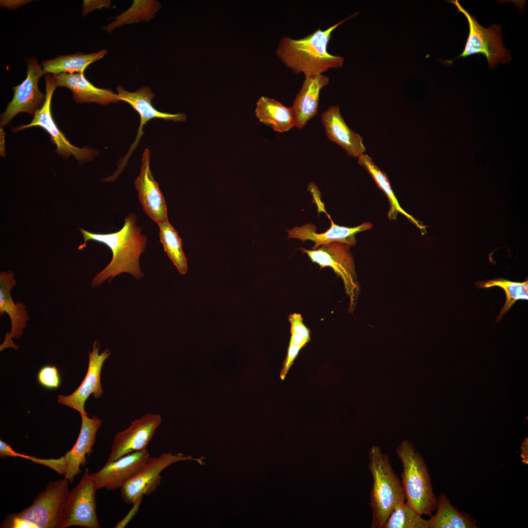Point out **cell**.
Masks as SVG:
<instances>
[{
	"label": "cell",
	"instance_id": "obj_1",
	"mask_svg": "<svg viewBox=\"0 0 528 528\" xmlns=\"http://www.w3.org/2000/svg\"><path fill=\"white\" fill-rule=\"evenodd\" d=\"M84 239V243L78 249L86 246L88 241L92 240L107 245L112 253L111 261L101 272L94 277L91 286H100L107 280H112L122 273H128L136 279L144 276L141 270L139 259L147 244V236L142 234L141 227L136 224L134 213L128 215L124 219L122 228L117 232L94 233L82 228L79 229Z\"/></svg>",
	"mask_w": 528,
	"mask_h": 528
},
{
	"label": "cell",
	"instance_id": "obj_2",
	"mask_svg": "<svg viewBox=\"0 0 528 528\" xmlns=\"http://www.w3.org/2000/svg\"><path fill=\"white\" fill-rule=\"evenodd\" d=\"M358 14L355 13L326 29L319 28L302 39L282 38L276 51L277 57L294 73H303L305 77L323 74L330 69L341 67L344 58L330 54L327 46L332 32Z\"/></svg>",
	"mask_w": 528,
	"mask_h": 528
},
{
	"label": "cell",
	"instance_id": "obj_3",
	"mask_svg": "<svg viewBox=\"0 0 528 528\" xmlns=\"http://www.w3.org/2000/svg\"><path fill=\"white\" fill-rule=\"evenodd\" d=\"M368 469L373 479L370 492L373 512L371 528H384L396 506L406 498L401 482L391 464L389 455L382 449L373 446L369 452Z\"/></svg>",
	"mask_w": 528,
	"mask_h": 528
},
{
	"label": "cell",
	"instance_id": "obj_4",
	"mask_svg": "<svg viewBox=\"0 0 528 528\" xmlns=\"http://www.w3.org/2000/svg\"><path fill=\"white\" fill-rule=\"evenodd\" d=\"M69 483L65 478L49 482L31 506L20 512L7 515L0 528H61Z\"/></svg>",
	"mask_w": 528,
	"mask_h": 528
},
{
	"label": "cell",
	"instance_id": "obj_5",
	"mask_svg": "<svg viewBox=\"0 0 528 528\" xmlns=\"http://www.w3.org/2000/svg\"><path fill=\"white\" fill-rule=\"evenodd\" d=\"M403 466L401 484L406 502L420 515H432L438 500L433 493L428 468L413 444L404 440L396 449Z\"/></svg>",
	"mask_w": 528,
	"mask_h": 528
},
{
	"label": "cell",
	"instance_id": "obj_6",
	"mask_svg": "<svg viewBox=\"0 0 528 528\" xmlns=\"http://www.w3.org/2000/svg\"><path fill=\"white\" fill-rule=\"evenodd\" d=\"M466 18L469 28L468 36L463 52L458 57L446 61L447 64L460 58H465L473 54H482L487 59L490 68H494L498 63L507 64L511 60L509 51L503 43L502 29L500 25L493 24L485 28L480 24L476 18L462 7L458 0H451Z\"/></svg>",
	"mask_w": 528,
	"mask_h": 528
},
{
	"label": "cell",
	"instance_id": "obj_7",
	"mask_svg": "<svg viewBox=\"0 0 528 528\" xmlns=\"http://www.w3.org/2000/svg\"><path fill=\"white\" fill-rule=\"evenodd\" d=\"M82 424L77 440L72 449L64 456L57 459H42L33 457L31 461L47 466L60 475L64 476L69 483L74 482V477L82 472L80 466L87 463L86 456L93 452L97 431L102 420L96 416L88 418L86 414H80Z\"/></svg>",
	"mask_w": 528,
	"mask_h": 528
},
{
	"label": "cell",
	"instance_id": "obj_8",
	"mask_svg": "<svg viewBox=\"0 0 528 528\" xmlns=\"http://www.w3.org/2000/svg\"><path fill=\"white\" fill-rule=\"evenodd\" d=\"M315 250L300 248L313 263L321 268L330 267L342 280L346 293L350 299L349 310L354 308L360 290L353 259L350 247L342 242H333L326 243Z\"/></svg>",
	"mask_w": 528,
	"mask_h": 528
},
{
	"label": "cell",
	"instance_id": "obj_9",
	"mask_svg": "<svg viewBox=\"0 0 528 528\" xmlns=\"http://www.w3.org/2000/svg\"><path fill=\"white\" fill-rule=\"evenodd\" d=\"M45 100L43 107L34 115L31 122L27 125H21L12 129L13 132L34 126H39L45 130L50 135L52 142L57 147L56 152L61 156L67 159L73 155L80 163L92 159L98 154L97 151L90 148H79L71 144L59 129L52 117L51 102L54 90L57 87L53 74L46 73L44 76Z\"/></svg>",
	"mask_w": 528,
	"mask_h": 528
},
{
	"label": "cell",
	"instance_id": "obj_10",
	"mask_svg": "<svg viewBox=\"0 0 528 528\" xmlns=\"http://www.w3.org/2000/svg\"><path fill=\"white\" fill-rule=\"evenodd\" d=\"M97 490L89 469L86 468L79 483L69 491L64 510L61 528L71 526L100 528L96 513Z\"/></svg>",
	"mask_w": 528,
	"mask_h": 528
},
{
	"label": "cell",
	"instance_id": "obj_11",
	"mask_svg": "<svg viewBox=\"0 0 528 528\" xmlns=\"http://www.w3.org/2000/svg\"><path fill=\"white\" fill-rule=\"evenodd\" d=\"M26 77L20 85L13 88V97L0 115V128L8 125L19 113L26 112L34 116L45 102V94L40 91L38 82L46 73L35 57L26 58Z\"/></svg>",
	"mask_w": 528,
	"mask_h": 528
},
{
	"label": "cell",
	"instance_id": "obj_12",
	"mask_svg": "<svg viewBox=\"0 0 528 528\" xmlns=\"http://www.w3.org/2000/svg\"><path fill=\"white\" fill-rule=\"evenodd\" d=\"M192 459L181 453L172 455L171 452L161 453L159 457H151L145 466L121 488L124 502L133 504L144 495L154 492L160 484L161 472L170 464L181 460Z\"/></svg>",
	"mask_w": 528,
	"mask_h": 528
},
{
	"label": "cell",
	"instance_id": "obj_13",
	"mask_svg": "<svg viewBox=\"0 0 528 528\" xmlns=\"http://www.w3.org/2000/svg\"><path fill=\"white\" fill-rule=\"evenodd\" d=\"M161 421L160 415L147 414L132 421L128 428L115 436L106 463L131 453L146 449Z\"/></svg>",
	"mask_w": 528,
	"mask_h": 528
},
{
	"label": "cell",
	"instance_id": "obj_14",
	"mask_svg": "<svg viewBox=\"0 0 528 528\" xmlns=\"http://www.w3.org/2000/svg\"><path fill=\"white\" fill-rule=\"evenodd\" d=\"M97 343V341H94L92 352L89 351L88 371L79 387L70 395L57 396V401L59 404L74 409L80 414L88 415L85 409V404L90 395L92 394L95 398H98L102 396L103 392L101 373L103 364L110 357V352L109 349H106L100 354V344Z\"/></svg>",
	"mask_w": 528,
	"mask_h": 528
},
{
	"label": "cell",
	"instance_id": "obj_15",
	"mask_svg": "<svg viewBox=\"0 0 528 528\" xmlns=\"http://www.w3.org/2000/svg\"><path fill=\"white\" fill-rule=\"evenodd\" d=\"M116 90L117 96L119 100L127 102L136 111L140 117V124L134 142L131 146L128 154L118 161V166L124 169L127 162L134 150L137 146L141 136L143 134V128L147 122L154 118H161L165 120L174 121H184L186 120V115L183 113L171 114L158 111L153 106L152 100L155 95L148 86L142 87L133 92L125 90L122 87L118 86Z\"/></svg>",
	"mask_w": 528,
	"mask_h": 528
},
{
	"label": "cell",
	"instance_id": "obj_16",
	"mask_svg": "<svg viewBox=\"0 0 528 528\" xmlns=\"http://www.w3.org/2000/svg\"><path fill=\"white\" fill-rule=\"evenodd\" d=\"M151 456L147 449L131 453L105 465L91 473L98 489L113 490L133 477L146 464Z\"/></svg>",
	"mask_w": 528,
	"mask_h": 528
},
{
	"label": "cell",
	"instance_id": "obj_17",
	"mask_svg": "<svg viewBox=\"0 0 528 528\" xmlns=\"http://www.w3.org/2000/svg\"><path fill=\"white\" fill-rule=\"evenodd\" d=\"M150 159V152L146 149L142 156L140 174L135 178L134 184L143 211L159 224L168 220L167 210L165 198L152 175Z\"/></svg>",
	"mask_w": 528,
	"mask_h": 528
},
{
	"label": "cell",
	"instance_id": "obj_18",
	"mask_svg": "<svg viewBox=\"0 0 528 528\" xmlns=\"http://www.w3.org/2000/svg\"><path fill=\"white\" fill-rule=\"evenodd\" d=\"M16 283L14 274L11 271H3L0 274V314L5 312L9 316L11 329L5 335L3 343L0 345V351L7 347L17 349L12 338H18L23 334V330L27 326L30 318L26 306L21 302L14 303L11 296V290Z\"/></svg>",
	"mask_w": 528,
	"mask_h": 528
},
{
	"label": "cell",
	"instance_id": "obj_19",
	"mask_svg": "<svg viewBox=\"0 0 528 528\" xmlns=\"http://www.w3.org/2000/svg\"><path fill=\"white\" fill-rule=\"evenodd\" d=\"M321 121L329 140L344 149L349 156L358 158L364 154L363 138L347 126L338 105H332L324 111Z\"/></svg>",
	"mask_w": 528,
	"mask_h": 528
},
{
	"label": "cell",
	"instance_id": "obj_20",
	"mask_svg": "<svg viewBox=\"0 0 528 528\" xmlns=\"http://www.w3.org/2000/svg\"><path fill=\"white\" fill-rule=\"evenodd\" d=\"M372 227L373 224L371 223L366 222L354 227H348L335 224L331 220V226L329 229L324 233H317L316 227L308 223L287 230V239H298L302 242L306 240L312 241L315 242L314 245L311 247L312 250H315L323 244L333 242H342L349 247H352L356 243L355 234L368 230Z\"/></svg>",
	"mask_w": 528,
	"mask_h": 528
},
{
	"label": "cell",
	"instance_id": "obj_21",
	"mask_svg": "<svg viewBox=\"0 0 528 528\" xmlns=\"http://www.w3.org/2000/svg\"><path fill=\"white\" fill-rule=\"evenodd\" d=\"M54 75L57 87H64L70 89L73 99L78 104L94 103L107 106L119 102L117 94L110 89L95 87L86 78L84 73Z\"/></svg>",
	"mask_w": 528,
	"mask_h": 528
},
{
	"label": "cell",
	"instance_id": "obj_22",
	"mask_svg": "<svg viewBox=\"0 0 528 528\" xmlns=\"http://www.w3.org/2000/svg\"><path fill=\"white\" fill-rule=\"evenodd\" d=\"M329 81L323 74L305 77L291 107L296 128L302 129L317 113L320 91Z\"/></svg>",
	"mask_w": 528,
	"mask_h": 528
},
{
	"label": "cell",
	"instance_id": "obj_23",
	"mask_svg": "<svg viewBox=\"0 0 528 528\" xmlns=\"http://www.w3.org/2000/svg\"><path fill=\"white\" fill-rule=\"evenodd\" d=\"M255 112L260 122L275 132H284L295 127L291 108L284 106L274 99L261 96L257 102Z\"/></svg>",
	"mask_w": 528,
	"mask_h": 528
},
{
	"label": "cell",
	"instance_id": "obj_24",
	"mask_svg": "<svg viewBox=\"0 0 528 528\" xmlns=\"http://www.w3.org/2000/svg\"><path fill=\"white\" fill-rule=\"evenodd\" d=\"M358 164L363 167L372 176L379 188L387 196L390 205L388 212L390 220H396L398 213H401L414 223L423 233L426 231L425 226L406 213L400 206L392 190L388 176L374 163L373 159L367 154H363L358 157Z\"/></svg>",
	"mask_w": 528,
	"mask_h": 528
},
{
	"label": "cell",
	"instance_id": "obj_25",
	"mask_svg": "<svg viewBox=\"0 0 528 528\" xmlns=\"http://www.w3.org/2000/svg\"><path fill=\"white\" fill-rule=\"evenodd\" d=\"M107 52V50L102 49L96 53L89 54L76 53L60 55L52 60L43 61L42 65L45 73L57 75L84 73L88 66L102 59Z\"/></svg>",
	"mask_w": 528,
	"mask_h": 528
},
{
	"label": "cell",
	"instance_id": "obj_26",
	"mask_svg": "<svg viewBox=\"0 0 528 528\" xmlns=\"http://www.w3.org/2000/svg\"><path fill=\"white\" fill-rule=\"evenodd\" d=\"M437 512L428 520L429 528H474V521L458 511L443 493L437 501Z\"/></svg>",
	"mask_w": 528,
	"mask_h": 528
},
{
	"label": "cell",
	"instance_id": "obj_27",
	"mask_svg": "<svg viewBox=\"0 0 528 528\" xmlns=\"http://www.w3.org/2000/svg\"><path fill=\"white\" fill-rule=\"evenodd\" d=\"M160 241L164 251L181 274L188 270L187 259L182 249V242L168 220L158 224Z\"/></svg>",
	"mask_w": 528,
	"mask_h": 528
},
{
	"label": "cell",
	"instance_id": "obj_28",
	"mask_svg": "<svg viewBox=\"0 0 528 528\" xmlns=\"http://www.w3.org/2000/svg\"><path fill=\"white\" fill-rule=\"evenodd\" d=\"M475 284L476 286L480 288L498 286L504 290L506 295V300L497 318L496 322L500 321L503 318L504 314L509 310L517 301L527 300L528 299L527 279L523 282H516L503 278H496L485 281L478 282Z\"/></svg>",
	"mask_w": 528,
	"mask_h": 528
},
{
	"label": "cell",
	"instance_id": "obj_29",
	"mask_svg": "<svg viewBox=\"0 0 528 528\" xmlns=\"http://www.w3.org/2000/svg\"><path fill=\"white\" fill-rule=\"evenodd\" d=\"M384 528H429L424 520L406 502L396 506L385 524Z\"/></svg>",
	"mask_w": 528,
	"mask_h": 528
},
{
	"label": "cell",
	"instance_id": "obj_30",
	"mask_svg": "<svg viewBox=\"0 0 528 528\" xmlns=\"http://www.w3.org/2000/svg\"><path fill=\"white\" fill-rule=\"evenodd\" d=\"M37 378L39 383L48 389H57L61 383L60 375L55 366H44L39 370Z\"/></svg>",
	"mask_w": 528,
	"mask_h": 528
},
{
	"label": "cell",
	"instance_id": "obj_31",
	"mask_svg": "<svg viewBox=\"0 0 528 528\" xmlns=\"http://www.w3.org/2000/svg\"><path fill=\"white\" fill-rule=\"evenodd\" d=\"M289 321L291 324L290 332H294L300 335L304 339L309 342L310 340V331L304 324L301 314L298 313L290 314L289 316Z\"/></svg>",
	"mask_w": 528,
	"mask_h": 528
},
{
	"label": "cell",
	"instance_id": "obj_32",
	"mask_svg": "<svg viewBox=\"0 0 528 528\" xmlns=\"http://www.w3.org/2000/svg\"><path fill=\"white\" fill-rule=\"evenodd\" d=\"M302 349L300 347L294 344L289 343L287 353L285 360L283 362L280 377L284 380L288 373L289 369L294 363L295 359L297 358L299 352Z\"/></svg>",
	"mask_w": 528,
	"mask_h": 528
},
{
	"label": "cell",
	"instance_id": "obj_33",
	"mask_svg": "<svg viewBox=\"0 0 528 528\" xmlns=\"http://www.w3.org/2000/svg\"><path fill=\"white\" fill-rule=\"evenodd\" d=\"M110 2L107 0H84L82 12L85 16L95 9H100L103 7H110Z\"/></svg>",
	"mask_w": 528,
	"mask_h": 528
},
{
	"label": "cell",
	"instance_id": "obj_34",
	"mask_svg": "<svg viewBox=\"0 0 528 528\" xmlns=\"http://www.w3.org/2000/svg\"><path fill=\"white\" fill-rule=\"evenodd\" d=\"M22 454L16 452L11 446L5 441L0 440V457L2 459L6 457H21Z\"/></svg>",
	"mask_w": 528,
	"mask_h": 528
},
{
	"label": "cell",
	"instance_id": "obj_35",
	"mask_svg": "<svg viewBox=\"0 0 528 528\" xmlns=\"http://www.w3.org/2000/svg\"><path fill=\"white\" fill-rule=\"evenodd\" d=\"M30 0H1L0 5L9 10H16L26 3L31 2Z\"/></svg>",
	"mask_w": 528,
	"mask_h": 528
},
{
	"label": "cell",
	"instance_id": "obj_36",
	"mask_svg": "<svg viewBox=\"0 0 528 528\" xmlns=\"http://www.w3.org/2000/svg\"><path fill=\"white\" fill-rule=\"evenodd\" d=\"M142 498H140L136 500L133 504L134 506L132 509L129 512L128 514L120 522H119L116 525L115 528H123L128 523V522L132 518V517L136 513L140 504L141 503Z\"/></svg>",
	"mask_w": 528,
	"mask_h": 528
},
{
	"label": "cell",
	"instance_id": "obj_37",
	"mask_svg": "<svg viewBox=\"0 0 528 528\" xmlns=\"http://www.w3.org/2000/svg\"><path fill=\"white\" fill-rule=\"evenodd\" d=\"M291 337L289 341V343L294 344L295 345L298 346L302 348L305 347L307 344L308 343L307 341L304 339L300 335L291 332Z\"/></svg>",
	"mask_w": 528,
	"mask_h": 528
},
{
	"label": "cell",
	"instance_id": "obj_38",
	"mask_svg": "<svg viewBox=\"0 0 528 528\" xmlns=\"http://www.w3.org/2000/svg\"><path fill=\"white\" fill-rule=\"evenodd\" d=\"M528 438L525 439L522 445V454L521 457L523 459V462L525 464L528 463Z\"/></svg>",
	"mask_w": 528,
	"mask_h": 528
},
{
	"label": "cell",
	"instance_id": "obj_39",
	"mask_svg": "<svg viewBox=\"0 0 528 528\" xmlns=\"http://www.w3.org/2000/svg\"><path fill=\"white\" fill-rule=\"evenodd\" d=\"M4 132L2 128H0V155L5 156L4 151Z\"/></svg>",
	"mask_w": 528,
	"mask_h": 528
}]
</instances>
